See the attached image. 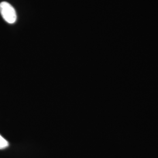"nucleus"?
<instances>
[{
    "mask_svg": "<svg viewBox=\"0 0 158 158\" xmlns=\"http://www.w3.org/2000/svg\"><path fill=\"white\" fill-rule=\"evenodd\" d=\"M0 13L6 23L12 24L16 22L17 13L15 8L10 3L6 1L0 3Z\"/></svg>",
    "mask_w": 158,
    "mask_h": 158,
    "instance_id": "obj_1",
    "label": "nucleus"
},
{
    "mask_svg": "<svg viewBox=\"0 0 158 158\" xmlns=\"http://www.w3.org/2000/svg\"><path fill=\"white\" fill-rule=\"evenodd\" d=\"M8 142L0 135V149H4L8 147Z\"/></svg>",
    "mask_w": 158,
    "mask_h": 158,
    "instance_id": "obj_2",
    "label": "nucleus"
}]
</instances>
